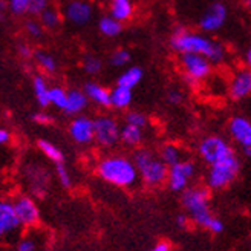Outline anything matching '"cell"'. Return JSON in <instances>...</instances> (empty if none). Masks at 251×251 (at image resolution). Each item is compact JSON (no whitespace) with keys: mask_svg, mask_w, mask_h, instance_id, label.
Segmentation results:
<instances>
[{"mask_svg":"<svg viewBox=\"0 0 251 251\" xmlns=\"http://www.w3.org/2000/svg\"><path fill=\"white\" fill-rule=\"evenodd\" d=\"M34 61H35V65L42 69V72L49 74V75L55 74L58 69L57 58L51 52L45 51V49H37V51L34 52Z\"/></svg>","mask_w":251,"mask_h":251,"instance_id":"cell-23","label":"cell"},{"mask_svg":"<svg viewBox=\"0 0 251 251\" xmlns=\"http://www.w3.org/2000/svg\"><path fill=\"white\" fill-rule=\"evenodd\" d=\"M55 175L63 187H71V173L68 167L65 166V162H58L55 164Z\"/></svg>","mask_w":251,"mask_h":251,"instance_id":"cell-35","label":"cell"},{"mask_svg":"<svg viewBox=\"0 0 251 251\" xmlns=\"http://www.w3.org/2000/svg\"><path fill=\"white\" fill-rule=\"evenodd\" d=\"M198 152L201 158H202V161L207 162L208 166L218 164V162L236 155L233 147L228 144V141H225L224 138L218 135L205 136L204 140L199 143Z\"/></svg>","mask_w":251,"mask_h":251,"instance_id":"cell-6","label":"cell"},{"mask_svg":"<svg viewBox=\"0 0 251 251\" xmlns=\"http://www.w3.org/2000/svg\"><path fill=\"white\" fill-rule=\"evenodd\" d=\"M228 94L234 101H242L251 97V69H237L228 84Z\"/></svg>","mask_w":251,"mask_h":251,"instance_id":"cell-13","label":"cell"},{"mask_svg":"<svg viewBox=\"0 0 251 251\" xmlns=\"http://www.w3.org/2000/svg\"><path fill=\"white\" fill-rule=\"evenodd\" d=\"M14 207L17 218L22 224V227H34L40 219L39 207L29 196H20L14 201Z\"/></svg>","mask_w":251,"mask_h":251,"instance_id":"cell-15","label":"cell"},{"mask_svg":"<svg viewBox=\"0 0 251 251\" xmlns=\"http://www.w3.org/2000/svg\"><path fill=\"white\" fill-rule=\"evenodd\" d=\"M133 162L140 173L141 181L149 187H159L169 179V166L161 156L146 149L136 150L133 155Z\"/></svg>","mask_w":251,"mask_h":251,"instance_id":"cell-4","label":"cell"},{"mask_svg":"<svg viewBox=\"0 0 251 251\" xmlns=\"http://www.w3.org/2000/svg\"><path fill=\"white\" fill-rule=\"evenodd\" d=\"M103 69V61L100 57L94 55V54H87L83 58V71L87 75H98Z\"/></svg>","mask_w":251,"mask_h":251,"instance_id":"cell-31","label":"cell"},{"mask_svg":"<svg viewBox=\"0 0 251 251\" xmlns=\"http://www.w3.org/2000/svg\"><path fill=\"white\" fill-rule=\"evenodd\" d=\"M87 104H89V98H87L86 92L83 89H69L68 91V103L65 107V114L78 117L86 110Z\"/></svg>","mask_w":251,"mask_h":251,"instance_id":"cell-18","label":"cell"},{"mask_svg":"<svg viewBox=\"0 0 251 251\" xmlns=\"http://www.w3.org/2000/svg\"><path fill=\"white\" fill-rule=\"evenodd\" d=\"M109 14L121 23L129 22L135 14L133 0H109Z\"/></svg>","mask_w":251,"mask_h":251,"instance_id":"cell-19","label":"cell"},{"mask_svg":"<svg viewBox=\"0 0 251 251\" xmlns=\"http://www.w3.org/2000/svg\"><path fill=\"white\" fill-rule=\"evenodd\" d=\"M130 60H132L130 52L127 51V49H124V48L115 49V51L109 55V63H110V66H114V68L127 66L129 63H130Z\"/></svg>","mask_w":251,"mask_h":251,"instance_id":"cell-30","label":"cell"},{"mask_svg":"<svg viewBox=\"0 0 251 251\" xmlns=\"http://www.w3.org/2000/svg\"><path fill=\"white\" fill-rule=\"evenodd\" d=\"M126 124H130V126H136V127H141L144 129L147 126V117L141 112H136V110H130L126 114Z\"/></svg>","mask_w":251,"mask_h":251,"instance_id":"cell-34","label":"cell"},{"mask_svg":"<svg viewBox=\"0 0 251 251\" xmlns=\"http://www.w3.org/2000/svg\"><path fill=\"white\" fill-rule=\"evenodd\" d=\"M195 176V164L192 161L182 159L178 164L169 167L167 184L172 192H185L192 178Z\"/></svg>","mask_w":251,"mask_h":251,"instance_id":"cell-11","label":"cell"},{"mask_svg":"<svg viewBox=\"0 0 251 251\" xmlns=\"http://www.w3.org/2000/svg\"><path fill=\"white\" fill-rule=\"evenodd\" d=\"M11 140V133L8 129H0V143L2 144H8Z\"/></svg>","mask_w":251,"mask_h":251,"instance_id":"cell-42","label":"cell"},{"mask_svg":"<svg viewBox=\"0 0 251 251\" xmlns=\"http://www.w3.org/2000/svg\"><path fill=\"white\" fill-rule=\"evenodd\" d=\"M98 31H100V34L107 37V39H114V37H118L123 32V23L118 22L117 19H114L110 14H107V16L100 17Z\"/></svg>","mask_w":251,"mask_h":251,"instance_id":"cell-24","label":"cell"},{"mask_svg":"<svg viewBox=\"0 0 251 251\" xmlns=\"http://www.w3.org/2000/svg\"><path fill=\"white\" fill-rule=\"evenodd\" d=\"M95 123V143L103 147H114L121 136V126L110 115H100Z\"/></svg>","mask_w":251,"mask_h":251,"instance_id":"cell-10","label":"cell"},{"mask_svg":"<svg viewBox=\"0 0 251 251\" xmlns=\"http://www.w3.org/2000/svg\"><path fill=\"white\" fill-rule=\"evenodd\" d=\"M190 218H188V215H178L176 216V227L178 228H181V230H184V228H187L188 227V224H190Z\"/></svg>","mask_w":251,"mask_h":251,"instance_id":"cell-41","label":"cell"},{"mask_svg":"<svg viewBox=\"0 0 251 251\" xmlns=\"http://www.w3.org/2000/svg\"><path fill=\"white\" fill-rule=\"evenodd\" d=\"M144 71L140 66H129L126 68L117 78V86L127 87V89H135V87L143 81Z\"/></svg>","mask_w":251,"mask_h":251,"instance_id":"cell-21","label":"cell"},{"mask_svg":"<svg viewBox=\"0 0 251 251\" xmlns=\"http://www.w3.org/2000/svg\"><path fill=\"white\" fill-rule=\"evenodd\" d=\"M32 92H34L37 103H39V106L42 109L51 106V101H49V92H51V87H49L45 75L37 74L32 77Z\"/></svg>","mask_w":251,"mask_h":251,"instance_id":"cell-20","label":"cell"},{"mask_svg":"<svg viewBox=\"0 0 251 251\" xmlns=\"http://www.w3.org/2000/svg\"><path fill=\"white\" fill-rule=\"evenodd\" d=\"M37 147H39L40 152L48 159H51L54 164H58V162H65V158H63L61 150L54 143L48 141V140H39V141H37Z\"/></svg>","mask_w":251,"mask_h":251,"instance_id":"cell-27","label":"cell"},{"mask_svg":"<svg viewBox=\"0 0 251 251\" xmlns=\"http://www.w3.org/2000/svg\"><path fill=\"white\" fill-rule=\"evenodd\" d=\"M132 89H127V87L123 86H115L112 89V95H110V107H114L117 110H124L127 109L132 104Z\"/></svg>","mask_w":251,"mask_h":251,"instance_id":"cell-22","label":"cell"},{"mask_svg":"<svg viewBox=\"0 0 251 251\" xmlns=\"http://www.w3.org/2000/svg\"><path fill=\"white\" fill-rule=\"evenodd\" d=\"M83 91L86 92L89 101H92L94 104L100 107H110L112 91H109L103 84H100L97 81H87L83 87Z\"/></svg>","mask_w":251,"mask_h":251,"instance_id":"cell-17","label":"cell"},{"mask_svg":"<svg viewBox=\"0 0 251 251\" xmlns=\"http://www.w3.org/2000/svg\"><path fill=\"white\" fill-rule=\"evenodd\" d=\"M170 48L179 55L199 54L207 57L213 65H219L227 57V49L216 40L210 39L205 32L190 31L185 26H176L170 35Z\"/></svg>","mask_w":251,"mask_h":251,"instance_id":"cell-1","label":"cell"},{"mask_svg":"<svg viewBox=\"0 0 251 251\" xmlns=\"http://www.w3.org/2000/svg\"><path fill=\"white\" fill-rule=\"evenodd\" d=\"M244 61H245V68L251 69V46L245 51V55H244Z\"/></svg>","mask_w":251,"mask_h":251,"instance_id":"cell-44","label":"cell"},{"mask_svg":"<svg viewBox=\"0 0 251 251\" xmlns=\"http://www.w3.org/2000/svg\"><path fill=\"white\" fill-rule=\"evenodd\" d=\"M184 100V95L179 89H170L167 92V101L170 104H181Z\"/></svg>","mask_w":251,"mask_h":251,"instance_id":"cell-39","label":"cell"},{"mask_svg":"<svg viewBox=\"0 0 251 251\" xmlns=\"http://www.w3.org/2000/svg\"><path fill=\"white\" fill-rule=\"evenodd\" d=\"M35 242L31 237H23L17 244V251H35Z\"/></svg>","mask_w":251,"mask_h":251,"instance_id":"cell-40","label":"cell"},{"mask_svg":"<svg viewBox=\"0 0 251 251\" xmlns=\"http://www.w3.org/2000/svg\"><path fill=\"white\" fill-rule=\"evenodd\" d=\"M23 28H25V32H26V35L31 37V39H40V37L43 35V32L46 31L43 28V25L40 23V20L35 19V17H31L28 20H25Z\"/></svg>","mask_w":251,"mask_h":251,"instance_id":"cell-33","label":"cell"},{"mask_svg":"<svg viewBox=\"0 0 251 251\" xmlns=\"http://www.w3.org/2000/svg\"><path fill=\"white\" fill-rule=\"evenodd\" d=\"M34 52H35V51H32V48H31L28 43H19V45H17V54H19V57L23 58V60L34 58Z\"/></svg>","mask_w":251,"mask_h":251,"instance_id":"cell-38","label":"cell"},{"mask_svg":"<svg viewBox=\"0 0 251 251\" xmlns=\"http://www.w3.org/2000/svg\"><path fill=\"white\" fill-rule=\"evenodd\" d=\"M63 19L72 26H86L94 17V5L89 0H68L61 9Z\"/></svg>","mask_w":251,"mask_h":251,"instance_id":"cell-9","label":"cell"},{"mask_svg":"<svg viewBox=\"0 0 251 251\" xmlns=\"http://www.w3.org/2000/svg\"><path fill=\"white\" fill-rule=\"evenodd\" d=\"M20 227L22 224L17 218L14 202L3 199L0 202V234L3 237H9L16 234Z\"/></svg>","mask_w":251,"mask_h":251,"instance_id":"cell-14","label":"cell"},{"mask_svg":"<svg viewBox=\"0 0 251 251\" xmlns=\"http://www.w3.org/2000/svg\"><path fill=\"white\" fill-rule=\"evenodd\" d=\"M32 121L35 124H40V126H48V124H51L52 123V117L48 114V112L45 110H39V112H35V114H32Z\"/></svg>","mask_w":251,"mask_h":251,"instance_id":"cell-37","label":"cell"},{"mask_svg":"<svg viewBox=\"0 0 251 251\" xmlns=\"http://www.w3.org/2000/svg\"><path fill=\"white\" fill-rule=\"evenodd\" d=\"M228 132L244 150L251 147V120L242 115L233 117L228 123Z\"/></svg>","mask_w":251,"mask_h":251,"instance_id":"cell-16","label":"cell"},{"mask_svg":"<svg viewBox=\"0 0 251 251\" xmlns=\"http://www.w3.org/2000/svg\"><path fill=\"white\" fill-rule=\"evenodd\" d=\"M244 152H245V155H248V156H251V147H248V149H245V150H244Z\"/></svg>","mask_w":251,"mask_h":251,"instance_id":"cell-45","label":"cell"},{"mask_svg":"<svg viewBox=\"0 0 251 251\" xmlns=\"http://www.w3.org/2000/svg\"><path fill=\"white\" fill-rule=\"evenodd\" d=\"M228 19V8L222 2H213L210 3L205 11L202 12V16L199 17V29L201 32L211 34L218 32L219 29L224 28V25L227 23Z\"/></svg>","mask_w":251,"mask_h":251,"instance_id":"cell-8","label":"cell"},{"mask_svg":"<svg viewBox=\"0 0 251 251\" xmlns=\"http://www.w3.org/2000/svg\"><path fill=\"white\" fill-rule=\"evenodd\" d=\"M239 169H241V162L236 155L218 162V164L210 166L207 173L208 188H211V190H221V188L230 185L236 179Z\"/></svg>","mask_w":251,"mask_h":251,"instance_id":"cell-5","label":"cell"},{"mask_svg":"<svg viewBox=\"0 0 251 251\" xmlns=\"http://www.w3.org/2000/svg\"><path fill=\"white\" fill-rule=\"evenodd\" d=\"M179 63L184 77L190 83H199L208 78L213 69V63L199 54H184L179 57Z\"/></svg>","mask_w":251,"mask_h":251,"instance_id":"cell-7","label":"cell"},{"mask_svg":"<svg viewBox=\"0 0 251 251\" xmlns=\"http://www.w3.org/2000/svg\"><path fill=\"white\" fill-rule=\"evenodd\" d=\"M150 251H170V245L167 242H159V244H156Z\"/></svg>","mask_w":251,"mask_h":251,"instance_id":"cell-43","label":"cell"},{"mask_svg":"<svg viewBox=\"0 0 251 251\" xmlns=\"http://www.w3.org/2000/svg\"><path fill=\"white\" fill-rule=\"evenodd\" d=\"M245 5H247V8L251 11V0H245Z\"/></svg>","mask_w":251,"mask_h":251,"instance_id":"cell-46","label":"cell"},{"mask_svg":"<svg viewBox=\"0 0 251 251\" xmlns=\"http://www.w3.org/2000/svg\"><path fill=\"white\" fill-rule=\"evenodd\" d=\"M120 141L126 146L135 147L143 141V129L136 127V126H130V124H124L121 127V136Z\"/></svg>","mask_w":251,"mask_h":251,"instance_id":"cell-26","label":"cell"},{"mask_svg":"<svg viewBox=\"0 0 251 251\" xmlns=\"http://www.w3.org/2000/svg\"><path fill=\"white\" fill-rule=\"evenodd\" d=\"M97 172L103 181L123 188L133 187L140 178L133 159L124 156H107L101 159L98 162Z\"/></svg>","mask_w":251,"mask_h":251,"instance_id":"cell-3","label":"cell"},{"mask_svg":"<svg viewBox=\"0 0 251 251\" xmlns=\"http://www.w3.org/2000/svg\"><path fill=\"white\" fill-rule=\"evenodd\" d=\"M49 101L51 106L65 110L68 103V91L61 86H51V92H49Z\"/></svg>","mask_w":251,"mask_h":251,"instance_id":"cell-28","label":"cell"},{"mask_svg":"<svg viewBox=\"0 0 251 251\" xmlns=\"http://www.w3.org/2000/svg\"><path fill=\"white\" fill-rule=\"evenodd\" d=\"M49 6H51L49 5V0H29V16L39 17Z\"/></svg>","mask_w":251,"mask_h":251,"instance_id":"cell-36","label":"cell"},{"mask_svg":"<svg viewBox=\"0 0 251 251\" xmlns=\"http://www.w3.org/2000/svg\"><path fill=\"white\" fill-rule=\"evenodd\" d=\"M6 8L11 16L23 17L29 14V0H6Z\"/></svg>","mask_w":251,"mask_h":251,"instance_id":"cell-32","label":"cell"},{"mask_svg":"<svg viewBox=\"0 0 251 251\" xmlns=\"http://www.w3.org/2000/svg\"><path fill=\"white\" fill-rule=\"evenodd\" d=\"M69 136L77 144H91L95 141V123L86 115H78L74 117L72 121L69 123L68 127Z\"/></svg>","mask_w":251,"mask_h":251,"instance_id":"cell-12","label":"cell"},{"mask_svg":"<svg viewBox=\"0 0 251 251\" xmlns=\"http://www.w3.org/2000/svg\"><path fill=\"white\" fill-rule=\"evenodd\" d=\"M210 190L204 187H193L187 188L182 192V205L190 218L196 225L208 230L210 233L219 234L224 231V224L219 218L213 216V213L208 207Z\"/></svg>","mask_w":251,"mask_h":251,"instance_id":"cell-2","label":"cell"},{"mask_svg":"<svg viewBox=\"0 0 251 251\" xmlns=\"http://www.w3.org/2000/svg\"><path fill=\"white\" fill-rule=\"evenodd\" d=\"M39 20L40 23L43 25V28L46 31H54L57 29L60 25H61V20H63V14L54 6H49L46 8L42 14L39 16Z\"/></svg>","mask_w":251,"mask_h":251,"instance_id":"cell-25","label":"cell"},{"mask_svg":"<svg viewBox=\"0 0 251 251\" xmlns=\"http://www.w3.org/2000/svg\"><path fill=\"white\" fill-rule=\"evenodd\" d=\"M159 156H161V159L164 161L169 167L178 164V162L182 161V158H181V150L176 146H173V144H167V146L162 147Z\"/></svg>","mask_w":251,"mask_h":251,"instance_id":"cell-29","label":"cell"}]
</instances>
